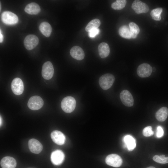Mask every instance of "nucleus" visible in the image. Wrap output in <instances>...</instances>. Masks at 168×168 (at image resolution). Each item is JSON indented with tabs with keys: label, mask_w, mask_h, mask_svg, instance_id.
I'll return each instance as SVG.
<instances>
[{
	"label": "nucleus",
	"mask_w": 168,
	"mask_h": 168,
	"mask_svg": "<svg viewBox=\"0 0 168 168\" xmlns=\"http://www.w3.org/2000/svg\"><path fill=\"white\" fill-rule=\"evenodd\" d=\"M61 105L62 109L64 112L70 113L75 108L76 101L74 98L72 96H66L62 100Z\"/></svg>",
	"instance_id": "obj_1"
},
{
	"label": "nucleus",
	"mask_w": 168,
	"mask_h": 168,
	"mask_svg": "<svg viewBox=\"0 0 168 168\" xmlns=\"http://www.w3.org/2000/svg\"><path fill=\"white\" fill-rule=\"evenodd\" d=\"M115 80L113 75L110 73L105 74L99 78V82L100 87L104 90L110 88L113 85Z\"/></svg>",
	"instance_id": "obj_2"
},
{
	"label": "nucleus",
	"mask_w": 168,
	"mask_h": 168,
	"mask_svg": "<svg viewBox=\"0 0 168 168\" xmlns=\"http://www.w3.org/2000/svg\"><path fill=\"white\" fill-rule=\"evenodd\" d=\"M1 19L3 23L8 25L15 24L18 21L17 15L10 11L3 12L1 15Z\"/></svg>",
	"instance_id": "obj_3"
},
{
	"label": "nucleus",
	"mask_w": 168,
	"mask_h": 168,
	"mask_svg": "<svg viewBox=\"0 0 168 168\" xmlns=\"http://www.w3.org/2000/svg\"><path fill=\"white\" fill-rule=\"evenodd\" d=\"M44 101L42 98L39 96H35L31 97L27 103L28 107L32 110H37L43 106Z\"/></svg>",
	"instance_id": "obj_4"
},
{
	"label": "nucleus",
	"mask_w": 168,
	"mask_h": 168,
	"mask_svg": "<svg viewBox=\"0 0 168 168\" xmlns=\"http://www.w3.org/2000/svg\"><path fill=\"white\" fill-rule=\"evenodd\" d=\"M54 73L53 65L50 61L44 63L42 66L41 74L44 78L49 80L53 77Z\"/></svg>",
	"instance_id": "obj_5"
},
{
	"label": "nucleus",
	"mask_w": 168,
	"mask_h": 168,
	"mask_svg": "<svg viewBox=\"0 0 168 168\" xmlns=\"http://www.w3.org/2000/svg\"><path fill=\"white\" fill-rule=\"evenodd\" d=\"M39 40L36 35L30 34L26 36L24 40V44L26 48L28 50L34 49L38 44Z\"/></svg>",
	"instance_id": "obj_6"
},
{
	"label": "nucleus",
	"mask_w": 168,
	"mask_h": 168,
	"mask_svg": "<svg viewBox=\"0 0 168 168\" xmlns=\"http://www.w3.org/2000/svg\"><path fill=\"white\" fill-rule=\"evenodd\" d=\"M122 162V159L120 156L116 154H110L105 159V162L107 165L115 167H120Z\"/></svg>",
	"instance_id": "obj_7"
},
{
	"label": "nucleus",
	"mask_w": 168,
	"mask_h": 168,
	"mask_svg": "<svg viewBox=\"0 0 168 168\" xmlns=\"http://www.w3.org/2000/svg\"><path fill=\"white\" fill-rule=\"evenodd\" d=\"M120 98L123 104L126 106L131 107L134 104V100L132 95L128 90H124L121 91Z\"/></svg>",
	"instance_id": "obj_8"
},
{
	"label": "nucleus",
	"mask_w": 168,
	"mask_h": 168,
	"mask_svg": "<svg viewBox=\"0 0 168 168\" xmlns=\"http://www.w3.org/2000/svg\"><path fill=\"white\" fill-rule=\"evenodd\" d=\"M152 69L150 65L143 63L140 65L137 69V73L140 77L144 78L149 77L151 74Z\"/></svg>",
	"instance_id": "obj_9"
},
{
	"label": "nucleus",
	"mask_w": 168,
	"mask_h": 168,
	"mask_svg": "<svg viewBox=\"0 0 168 168\" xmlns=\"http://www.w3.org/2000/svg\"><path fill=\"white\" fill-rule=\"evenodd\" d=\"M12 90L13 93L17 95L22 93L24 91V85L22 80L16 77L13 79L11 84Z\"/></svg>",
	"instance_id": "obj_10"
},
{
	"label": "nucleus",
	"mask_w": 168,
	"mask_h": 168,
	"mask_svg": "<svg viewBox=\"0 0 168 168\" xmlns=\"http://www.w3.org/2000/svg\"><path fill=\"white\" fill-rule=\"evenodd\" d=\"M132 8L137 14L146 13L149 10V7L147 4L138 0L133 1L132 4Z\"/></svg>",
	"instance_id": "obj_11"
},
{
	"label": "nucleus",
	"mask_w": 168,
	"mask_h": 168,
	"mask_svg": "<svg viewBox=\"0 0 168 168\" xmlns=\"http://www.w3.org/2000/svg\"><path fill=\"white\" fill-rule=\"evenodd\" d=\"M65 156L63 152L59 150L53 151L51 155V161L55 165H61L64 161Z\"/></svg>",
	"instance_id": "obj_12"
},
{
	"label": "nucleus",
	"mask_w": 168,
	"mask_h": 168,
	"mask_svg": "<svg viewBox=\"0 0 168 168\" xmlns=\"http://www.w3.org/2000/svg\"><path fill=\"white\" fill-rule=\"evenodd\" d=\"M29 148L30 152L35 154L40 153L43 149V146L37 140L32 138L29 140L28 143Z\"/></svg>",
	"instance_id": "obj_13"
},
{
	"label": "nucleus",
	"mask_w": 168,
	"mask_h": 168,
	"mask_svg": "<svg viewBox=\"0 0 168 168\" xmlns=\"http://www.w3.org/2000/svg\"><path fill=\"white\" fill-rule=\"evenodd\" d=\"M51 137L53 141L58 145L63 144L65 141V137L64 134L58 130L53 131L51 134Z\"/></svg>",
	"instance_id": "obj_14"
},
{
	"label": "nucleus",
	"mask_w": 168,
	"mask_h": 168,
	"mask_svg": "<svg viewBox=\"0 0 168 168\" xmlns=\"http://www.w3.org/2000/svg\"><path fill=\"white\" fill-rule=\"evenodd\" d=\"M70 53L73 58L78 60H82L84 58V51L79 46H75L72 47L70 50Z\"/></svg>",
	"instance_id": "obj_15"
},
{
	"label": "nucleus",
	"mask_w": 168,
	"mask_h": 168,
	"mask_svg": "<svg viewBox=\"0 0 168 168\" xmlns=\"http://www.w3.org/2000/svg\"><path fill=\"white\" fill-rule=\"evenodd\" d=\"M0 165L2 168H15L16 166V162L12 157L5 156L1 160Z\"/></svg>",
	"instance_id": "obj_16"
},
{
	"label": "nucleus",
	"mask_w": 168,
	"mask_h": 168,
	"mask_svg": "<svg viewBox=\"0 0 168 168\" xmlns=\"http://www.w3.org/2000/svg\"><path fill=\"white\" fill-rule=\"evenodd\" d=\"M25 12L29 14L36 15L40 12V7L37 3L32 2L28 4L25 8Z\"/></svg>",
	"instance_id": "obj_17"
},
{
	"label": "nucleus",
	"mask_w": 168,
	"mask_h": 168,
	"mask_svg": "<svg viewBox=\"0 0 168 168\" xmlns=\"http://www.w3.org/2000/svg\"><path fill=\"white\" fill-rule=\"evenodd\" d=\"M99 54L102 58L107 57L110 53V49L108 44L105 42L100 43L98 46Z\"/></svg>",
	"instance_id": "obj_18"
},
{
	"label": "nucleus",
	"mask_w": 168,
	"mask_h": 168,
	"mask_svg": "<svg viewBox=\"0 0 168 168\" xmlns=\"http://www.w3.org/2000/svg\"><path fill=\"white\" fill-rule=\"evenodd\" d=\"M39 29L41 33L46 37L50 36L52 30L51 25L46 22H42L39 26Z\"/></svg>",
	"instance_id": "obj_19"
},
{
	"label": "nucleus",
	"mask_w": 168,
	"mask_h": 168,
	"mask_svg": "<svg viewBox=\"0 0 168 168\" xmlns=\"http://www.w3.org/2000/svg\"><path fill=\"white\" fill-rule=\"evenodd\" d=\"M124 142L129 151H133L136 147V141L131 136L127 135L124 138Z\"/></svg>",
	"instance_id": "obj_20"
},
{
	"label": "nucleus",
	"mask_w": 168,
	"mask_h": 168,
	"mask_svg": "<svg viewBox=\"0 0 168 168\" xmlns=\"http://www.w3.org/2000/svg\"><path fill=\"white\" fill-rule=\"evenodd\" d=\"M168 115V109L166 107L161 108L156 113V117L159 121L163 122L167 119Z\"/></svg>",
	"instance_id": "obj_21"
},
{
	"label": "nucleus",
	"mask_w": 168,
	"mask_h": 168,
	"mask_svg": "<svg viewBox=\"0 0 168 168\" xmlns=\"http://www.w3.org/2000/svg\"><path fill=\"white\" fill-rule=\"evenodd\" d=\"M119 35L123 38L130 39L131 38L130 29L127 25L121 26L119 30Z\"/></svg>",
	"instance_id": "obj_22"
},
{
	"label": "nucleus",
	"mask_w": 168,
	"mask_h": 168,
	"mask_svg": "<svg viewBox=\"0 0 168 168\" xmlns=\"http://www.w3.org/2000/svg\"><path fill=\"white\" fill-rule=\"evenodd\" d=\"M100 25V21L98 19H95L91 21L87 25L85 28L86 31L89 32L91 30L98 28Z\"/></svg>",
	"instance_id": "obj_23"
},
{
	"label": "nucleus",
	"mask_w": 168,
	"mask_h": 168,
	"mask_svg": "<svg viewBox=\"0 0 168 168\" xmlns=\"http://www.w3.org/2000/svg\"><path fill=\"white\" fill-rule=\"evenodd\" d=\"M129 27L130 29L131 38H136L140 32L138 26L134 22H131L129 24Z\"/></svg>",
	"instance_id": "obj_24"
},
{
	"label": "nucleus",
	"mask_w": 168,
	"mask_h": 168,
	"mask_svg": "<svg viewBox=\"0 0 168 168\" xmlns=\"http://www.w3.org/2000/svg\"><path fill=\"white\" fill-rule=\"evenodd\" d=\"M126 3V0H117L112 4L111 7L114 10H120L125 7Z\"/></svg>",
	"instance_id": "obj_25"
},
{
	"label": "nucleus",
	"mask_w": 168,
	"mask_h": 168,
	"mask_svg": "<svg viewBox=\"0 0 168 168\" xmlns=\"http://www.w3.org/2000/svg\"><path fill=\"white\" fill-rule=\"evenodd\" d=\"M162 11L161 8H157L152 10L150 15L152 18L156 21H160L161 19V14Z\"/></svg>",
	"instance_id": "obj_26"
},
{
	"label": "nucleus",
	"mask_w": 168,
	"mask_h": 168,
	"mask_svg": "<svg viewBox=\"0 0 168 168\" xmlns=\"http://www.w3.org/2000/svg\"><path fill=\"white\" fill-rule=\"evenodd\" d=\"M153 159L159 163L165 164L168 163V157H165V156L163 155L160 156L155 155L153 156Z\"/></svg>",
	"instance_id": "obj_27"
},
{
	"label": "nucleus",
	"mask_w": 168,
	"mask_h": 168,
	"mask_svg": "<svg viewBox=\"0 0 168 168\" xmlns=\"http://www.w3.org/2000/svg\"><path fill=\"white\" fill-rule=\"evenodd\" d=\"M142 133L143 135L146 137L152 136L154 134V132L152 130V127L148 126L145 128L142 131Z\"/></svg>",
	"instance_id": "obj_28"
},
{
	"label": "nucleus",
	"mask_w": 168,
	"mask_h": 168,
	"mask_svg": "<svg viewBox=\"0 0 168 168\" xmlns=\"http://www.w3.org/2000/svg\"><path fill=\"white\" fill-rule=\"evenodd\" d=\"M99 32L98 28L92 29L88 32V35L91 38H94L99 34Z\"/></svg>",
	"instance_id": "obj_29"
},
{
	"label": "nucleus",
	"mask_w": 168,
	"mask_h": 168,
	"mask_svg": "<svg viewBox=\"0 0 168 168\" xmlns=\"http://www.w3.org/2000/svg\"><path fill=\"white\" fill-rule=\"evenodd\" d=\"M163 134L164 131L162 128L161 126H158L156 133L157 137L158 138H161L163 136Z\"/></svg>",
	"instance_id": "obj_30"
},
{
	"label": "nucleus",
	"mask_w": 168,
	"mask_h": 168,
	"mask_svg": "<svg viewBox=\"0 0 168 168\" xmlns=\"http://www.w3.org/2000/svg\"><path fill=\"white\" fill-rule=\"evenodd\" d=\"M3 39V37L1 33V30L0 29V42L2 43V42Z\"/></svg>",
	"instance_id": "obj_31"
},
{
	"label": "nucleus",
	"mask_w": 168,
	"mask_h": 168,
	"mask_svg": "<svg viewBox=\"0 0 168 168\" xmlns=\"http://www.w3.org/2000/svg\"><path fill=\"white\" fill-rule=\"evenodd\" d=\"M146 168H156L153 166H150V167H148Z\"/></svg>",
	"instance_id": "obj_32"
},
{
	"label": "nucleus",
	"mask_w": 168,
	"mask_h": 168,
	"mask_svg": "<svg viewBox=\"0 0 168 168\" xmlns=\"http://www.w3.org/2000/svg\"><path fill=\"white\" fill-rule=\"evenodd\" d=\"M0 126H1V124H2V119H1V116H0Z\"/></svg>",
	"instance_id": "obj_33"
},
{
	"label": "nucleus",
	"mask_w": 168,
	"mask_h": 168,
	"mask_svg": "<svg viewBox=\"0 0 168 168\" xmlns=\"http://www.w3.org/2000/svg\"><path fill=\"white\" fill-rule=\"evenodd\" d=\"M0 11H1V3L0 2Z\"/></svg>",
	"instance_id": "obj_34"
}]
</instances>
